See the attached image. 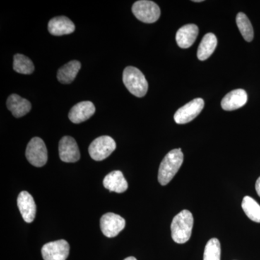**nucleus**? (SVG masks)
<instances>
[{
    "mask_svg": "<svg viewBox=\"0 0 260 260\" xmlns=\"http://www.w3.org/2000/svg\"><path fill=\"white\" fill-rule=\"evenodd\" d=\"M221 248L218 239H210L205 246L203 260H220Z\"/></svg>",
    "mask_w": 260,
    "mask_h": 260,
    "instance_id": "5701e85b",
    "label": "nucleus"
},
{
    "mask_svg": "<svg viewBox=\"0 0 260 260\" xmlns=\"http://www.w3.org/2000/svg\"><path fill=\"white\" fill-rule=\"evenodd\" d=\"M104 187L110 191L123 193L128 188V183L120 171H114L109 173L103 181Z\"/></svg>",
    "mask_w": 260,
    "mask_h": 260,
    "instance_id": "dca6fc26",
    "label": "nucleus"
},
{
    "mask_svg": "<svg viewBox=\"0 0 260 260\" xmlns=\"http://www.w3.org/2000/svg\"><path fill=\"white\" fill-rule=\"evenodd\" d=\"M81 68L80 61H70L66 64L63 65L57 72V79L62 84L71 83L76 78L78 72Z\"/></svg>",
    "mask_w": 260,
    "mask_h": 260,
    "instance_id": "a211bd4d",
    "label": "nucleus"
},
{
    "mask_svg": "<svg viewBox=\"0 0 260 260\" xmlns=\"http://www.w3.org/2000/svg\"><path fill=\"white\" fill-rule=\"evenodd\" d=\"M59 158L62 161L75 162L80 158L79 148L74 138L64 136L59 143Z\"/></svg>",
    "mask_w": 260,
    "mask_h": 260,
    "instance_id": "9d476101",
    "label": "nucleus"
},
{
    "mask_svg": "<svg viewBox=\"0 0 260 260\" xmlns=\"http://www.w3.org/2000/svg\"><path fill=\"white\" fill-rule=\"evenodd\" d=\"M115 141L111 137H99L92 142L88 148L89 154L93 160L101 161L107 158L115 150Z\"/></svg>",
    "mask_w": 260,
    "mask_h": 260,
    "instance_id": "39448f33",
    "label": "nucleus"
},
{
    "mask_svg": "<svg viewBox=\"0 0 260 260\" xmlns=\"http://www.w3.org/2000/svg\"><path fill=\"white\" fill-rule=\"evenodd\" d=\"M242 207L248 218L256 223H260V205L255 200L249 196L244 197Z\"/></svg>",
    "mask_w": 260,
    "mask_h": 260,
    "instance_id": "aec40b11",
    "label": "nucleus"
},
{
    "mask_svg": "<svg viewBox=\"0 0 260 260\" xmlns=\"http://www.w3.org/2000/svg\"><path fill=\"white\" fill-rule=\"evenodd\" d=\"M13 69L20 74L30 75L34 73V64L28 56L21 54L14 55Z\"/></svg>",
    "mask_w": 260,
    "mask_h": 260,
    "instance_id": "412c9836",
    "label": "nucleus"
},
{
    "mask_svg": "<svg viewBox=\"0 0 260 260\" xmlns=\"http://www.w3.org/2000/svg\"><path fill=\"white\" fill-rule=\"evenodd\" d=\"M184 161V154L180 148L171 150L164 157L159 167L158 179L162 186L167 185L175 177Z\"/></svg>",
    "mask_w": 260,
    "mask_h": 260,
    "instance_id": "f257e3e1",
    "label": "nucleus"
},
{
    "mask_svg": "<svg viewBox=\"0 0 260 260\" xmlns=\"http://www.w3.org/2000/svg\"><path fill=\"white\" fill-rule=\"evenodd\" d=\"M123 83L130 93L137 97H143L148 90V83L145 75L135 67L126 68L123 73Z\"/></svg>",
    "mask_w": 260,
    "mask_h": 260,
    "instance_id": "7ed1b4c3",
    "label": "nucleus"
},
{
    "mask_svg": "<svg viewBox=\"0 0 260 260\" xmlns=\"http://www.w3.org/2000/svg\"><path fill=\"white\" fill-rule=\"evenodd\" d=\"M7 107L15 117L20 118L30 112L31 104L17 94H12L7 100Z\"/></svg>",
    "mask_w": 260,
    "mask_h": 260,
    "instance_id": "f3484780",
    "label": "nucleus"
},
{
    "mask_svg": "<svg viewBox=\"0 0 260 260\" xmlns=\"http://www.w3.org/2000/svg\"><path fill=\"white\" fill-rule=\"evenodd\" d=\"M203 99L198 98L183 106L174 114V120L179 124H184L192 121L199 114L204 107Z\"/></svg>",
    "mask_w": 260,
    "mask_h": 260,
    "instance_id": "0eeeda50",
    "label": "nucleus"
},
{
    "mask_svg": "<svg viewBox=\"0 0 260 260\" xmlns=\"http://www.w3.org/2000/svg\"><path fill=\"white\" fill-rule=\"evenodd\" d=\"M193 2H194V3H201V2L203 1H202V0H194Z\"/></svg>",
    "mask_w": 260,
    "mask_h": 260,
    "instance_id": "a878e982",
    "label": "nucleus"
},
{
    "mask_svg": "<svg viewBox=\"0 0 260 260\" xmlns=\"http://www.w3.org/2000/svg\"><path fill=\"white\" fill-rule=\"evenodd\" d=\"M17 203L23 220L26 223H32L37 214V205L32 195L28 191H21L18 195Z\"/></svg>",
    "mask_w": 260,
    "mask_h": 260,
    "instance_id": "9b49d317",
    "label": "nucleus"
},
{
    "mask_svg": "<svg viewBox=\"0 0 260 260\" xmlns=\"http://www.w3.org/2000/svg\"><path fill=\"white\" fill-rule=\"evenodd\" d=\"M133 13L140 21L145 23L156 22L160 16L158 5L149 0H140L133 5Z\"/></svg>",
    "mask_w": 260,
    "mask_h": 260,
    "instance_id": "20e7f679",
    "label": "nucleus"
},
{
    "mask_svg": "<svg viewBox=\"0 0 260 260\" xmlns=\"http://www.w3.org/2000/svg\"><path fill=\"white\" fill-rule=\"evenodd\" d=\"M247 93L243 89H237L226 94L221 102V107L225 111H234L244 107L247 102Z\"/></svg>",
    "mask_w": 260,
    "mask_h": 260,
    "instance_id": "ddd939ff",
    "label": "nucleus"
},
{
    "mask_svg": "<svg viewBox=\"0 0 260 260\" xmlns=\"http://www.w3.org/2000/svg\"><path fill=\"white\" fill-rule=\"evenodd\" d=\"M95 107L91 102L78 103L72 108L69 119L74 124H80L90 119L95 114Z\"/></svg>",
    "mask_w": 260,
    "mask_h": 260,
    "instance_id": "f8f14e48",
    "label": "nucleus"
},
{
    "mask_svg": "<svg viewBox=\"0 0 260 260\" xmlns=\"http://www.w3.org/2000/svg\"><path fill=\"white\" fill-rule=\"evenodd\" d=\"M194 218L189 210H184L177 214L172 222L171 231L173 240L177 244H184L190 239Z\"/></svg>",
    "mask_w": 260,
    "mask_h": 260,
    "instance_id": "f03ea898",
    "label": "nucleus"
},
{
    "mask_svg": "<svg viewBox=\"0 0 260 260\" xmlns=\"http://www.w3.org/2000/svg\"><path fill=\"white\" fill-rule=\"evenodd\" d=\"M199 28L194 24H188L178 30L176 35L178 46L181 49L190 47L198 37Z\"/></svg>",
    "mask_w": 260,
    "mask_h": 260,
    "instance_id": "2eb2a0df",
    "label": "nucleus"
},
{
    "mask_svg": "<svg viewBox=\"0 0 260 260\" xmlns=\"http://www.w3.org/2000/svg\"><path fill=\"white\" fill-rule=\"evenodd\" d=\"M124 260H137V259L134 256H129V257L126 258Z\"/></svg>",
    "mask_w": 260,
    "mask_h": 260,
    "instance_id": "393cba45",
    "label": "nucleus"
},
{
    "mask_svg": "<svg viewBox=\"0 0 260 260\" xmlns=\"http://www.w3.org/2000/svg\"><path fill=\"white\" fill-rule=\"evenodd\" d=\"M218 40L215 34L208 32L202 39L198 50V58L201 61L206 60L215 51Z\"/></svg>",
    "mask_w": 260,
    "mask_h": 260,
    "instance_id": "6ab92c4d",
    "label": "nucleus"
},
{
    "mask_svg": "<svg viewBox=\"0 0 260 260\" xmlns=\"http://www.w3.org/2000/svg\"><path fill=\"white\" fill-rule=\"evenodd\" d=\"M48 30L51 35L60 37L74 32L75 26V24L69 18L64 16H59L49 20Z\"/></svg>",
    "mask_w": 260,
    "mask_h": 260,
    "instance_id": "4468645a",
    "label": "nucleus"
},
{
    "mask_svg": "<svg viewBox=\"0 0 260 260\" xmlns=\"http://www.w3.org/2000/svg\"><path fill=\"white\" fill-rule=\"evenodd\" d=\"M29 162L36 167L45 166L48 160L47 146L40 138H34L29 142L25 151Z\"/></svg>",
    "mask_w": 260,
    "mask_h": 260,
    "instance_id": "423d86ee",
    "label": "nucleus"
},
{
    "mask_svg": "<svg viewBox=\"0 0 260 260\" xmlns=\"http://www.w3.org/2000/svg\"><path fill=\"white\" fill-rule=\"evenodd\" d=\"M69 253L70 244L64 239L47 243L42 249L44 260H66Z\"/></svg>",
    "mask_w": 260,
    "mask_h": 260,
    "instance_id": "1a4fd4ad",
    "label": "nucleus"
},
{
    "mask_svg": "<svg viewBox=\"0 0 260 260\" xmlns=\"http://www.w3.org/2000/svg\"><path fill=\"white\" fill-rule=\"evenodd\" d=\"M101 229L104 236L108 238L115 237L124 229L125 220L115 213L104 214L101 218Z\"/></svg>",
    "mask_w": 260,
    "mask_h": 260,
    "instance_id": "6e6552de",
    "label": "nucleus"
},
{
    "mask_svg": "<svg viewBox=\"0 0 260 260\" xmlns=\"http://www.w3.org/2000/svg\"><path fill=\"white\" fill-rule=\"evenodd\" d=\"M255 189L256 193L260 197V177L258 178L257 180L256 181Z\"/></svg>",
    "mask_w": 260,
    "mask_h": 260,
    "instance_id": "b1692460",
    "label": "nucleus"
},
{
    "mask_svg": "<svg viewBox=\"0 0 260 260\" xmlns=\"http://www.w3.org/2000/svg\"><path fill=\"white\" fill-rule=\"evenodd\" d=\"M236 20L238 28L240 30L243 38L246 42H251L254 39V30L248 17L244 13H238Z\"/></svg>",
    "mask_w": 260,
    "mask_h": 260,
    "instance_id": "4be33fe9",
    "label": "nucleus"
}]
</instances>
